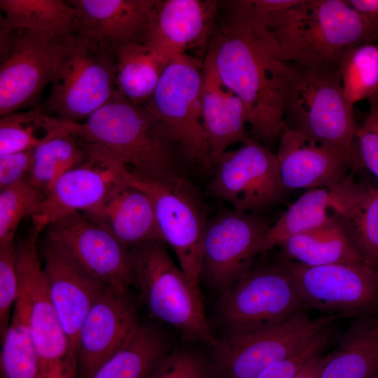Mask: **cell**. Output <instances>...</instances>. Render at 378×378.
Instances as JSON below:
<instances>
[{
	"label": "cell",
	"instance_id": "1",
	"mask_svg": "<svg viewBox=\"0 0 378 378\" xmlns=\"http://www.w3.org/2000/svg\"><path fill=\"white\" fill-rule=\"evenodd\" d=\"M207 52L223 83L242 102L255 138L267 146L279 139L285 125L287 62L276 58L259 32L230 10L216 24Z\"/></svg>",
	"mask_w": 378,
	"mask_h": 378
},
{
	"label": "cell",
	"instance_id": "2",
	"mask_svg": "<svg viewBox=\"0 0 378 378\" xmlns=\"http://www.w3.org/2000/svg\"><path fill=\"white\" fill-rule=\"evenodd\" d=\"M258 31L279 59L328 69H339L347 50L378 37L345 0H299L279 27Z\"/></svg>",
	"mask_w": 378,
	"mask_h": 378
},
{
	"label": "cell",
	"instance_id": "3",
	"mask_svg": "<svg viewBox=\"0 0 378 378\" xmlns=\"http://www.w3.org/2000/svg\"><path fill=\"white\" fill-rule=\"evenodd\" d=\"M57 120L60 132L103 147L141 175L159 180L181 176L174 144L162 125L144 106L132 104L118 92L80 122Z\"/></svg>",
	"mask_w": 378,
	"mask_h": 378
},
{
	"label": "cell",
	"instance_id": "4",
	"mask_svg": "<svg viewBox=\"0 0 378 378\" xmlns=\"http://www.w3.org/2000/svg\"><path fill=\"white\" fill-rule=\"evenodd\" d=\"M130 248L132 286L155 319L175 328L188 342H216L200 287L172 260L163 242Z\"/></svg>",
	"mask_w": 378,
	"mask_h": 378
},
{
	"label": "cell",
	"instance_id": "5",
	"mask_svg": "<svg viewBox=\"0 0 378 378\" xmlns=\"http://www.w3.org/2000/svg\"><path fill=\"white\" fill-rule=\"evenodd\" d=\"M115 52L80 31L71 33L63 37L41 107L53 118L80 122L115 95Z\"/></svg>",
	"mask_w": 378,
	"mask_h": 378
},
{
	"label": "cell",
	"instance_id": "6",
	"mask_svg": "<svg viewBox=\"0 0 378 378\" xmlns=\"http://www.w3.org/2000/svg\"><path fill=\"white\" fill-rule=\"evenodd\" d=\"M289 78L284 102L289 129L340 147L358 157L353 105L346 99L340 69L287 62Z\"/></svg>",
	"mask_w": 378,
	"mask_h": 378
},
{
	"label": "cell",
	"instance_id": "7",
	"mask_svg": "<svg viewBox=\"0 0 378 378\" xmlns=\"http://www.w3.org/2000/svg\"><path fill=\"white\" fill-rule=\"evenodd\" d=\"M304 309L292 276L277 259L251 267L221 295L217 317L224 336H237L281 324Z\"/></svg>",
	"mask_w": 378,
	"mask_h": 378
},
{
	"label": "cell",
	"instance_id": "8",
	"mask_svg": "<svg viewBox=\"0 0 378 378\" xmlns=\"http://www.w3.org/2000/svg\"><path fill=\"white\" fill-rule=\"evenodd\" d=\"M204 62L187 53L171 58L144 105L191 162L208 168L212 162L201 117Z\"/></svg>",
	"mask_w": 378,
	"mask_h": 378
},
{
	"label": "cell",
	"instance_id": "9",
	"mask_svg": "<svg viewBox=\"0 0 378 378\" xmlns=\"http://www.w3.org/2000/svg\"><path fill=\"white\" fill-rule=\"evenodd\" d=\"M41 231L32 225L16 244L19 284L29 303V326L42 378H76V350L73 346L50 299L38 250Z\"/></svg>",
	"mask_w": 378,
	"mask_h": 378
},
{
	"label": "cell",
	"instance_id": "10",
	"mask_svg": "<svg viewBox=\"0 0 378 378\" xmlns=\"http://www.w3.org/2000/svg\"><path fill=\"white\" fill-rule=\"evenodd\" d=\"M124 178L149 196L164 244L173 249L181 269L191 282L200 287L206 220L193 188L181 176L159 180L127 167Z\"/></svg>",
	"mask_w": 378,
	"mask_h": 378
},
{
	"label": "cell",
	"instance_id": "11",
	"mask_svg": "<svg viewBox=\"0 0 378 378\" xmlns=\"http://www.w3.org/2000/svg\"><path fill=\"white\" fill-rule=\"evenodd\" d=\"M341 316L311 318L301 313L278 326L246 335L223 336L213 347L219 378H256L265 369L293 354Z\"/></svg>",
	"mask_w": 378,
	"mask_h": 378
},
{
	"label": "cell",
	"instance_id": "12",
	"mask_svg": "<svg viewBox=\"0 0 378 378\" xmlns=\"http://www.w3.org/2000/svg\"><path fill=\"white\" fill-rule=\"evenodd\" d=\"M64 36L0 22V116L22 111L50 83Z\"/></svg>",
	"mask_w": 378,
	"mask_h": 378
},
{
	"label": "cell",
	"instance_id": "13",
	"mask_svg": "<svg viewBox=\"0 0 378 378\" xmlns=\"http://www.w3.org/2000/svg\"><path fill=\"white\" fill-rule=\"evenodd\" d=\"M278 260L307 308L354 320L378 316V271L364 261L310 267Z\"/></svg>",
	"mask_w": 378,
	"mask_h": 378
},
{
	"label": "cell",
	"instance_id": "14",
	"mask_svg": "<svg viewBox=\"0 0 378 378\" xmlns=\"http://www.w3.org/2000/svg\"><path fill=\"white\" fill-rule=\"evenodd\" d=\"M214 164L209 192L234 211L259 214L284 197L286 189L276 155L255 138L248 137L238 148L225 151Z\"/></svg>",
	"mask_w": 378,
	"mask_h": 378
},
{
	"label": "cell",
	"instance_id": "15",
	"mask_svg": "<svg viewBox=\"0 0 378 378\" xmlns=\"http://www.w3.org/2000/svg\"><path fill=\"white\" fill-rule=\"evenodd\" d=\"M271 225L260 214L224 211L206 220L201 276L220 295L252 267L255 247Z\"/></svg>",
	"mask_w": 378,
	"mask_h": 378
},
{
	"label": "cell",
	"instance_id": "16",
	"mask_svg": "<svg viewBox=\"0 0 378 378\" xmlns=\"http://www.w3.org/2000/svg\"><path fill=\"white\" fill-rule=\"evenodd\" d=\"M86 145L85 160L57 179L39 212L31 218L32 225L41 230L75 213L92 214L124 181L126 166L103 147Z\"/></svg>",
	"mask_w": 378,
	"mask_h": 378
},
{
	"label": "cell",
	"instance_id": "17",
	"mask_svg": "<svg viewBox=\"0 0 378 378\" xmlns=\"http://www.w3.org/2000/svg\"><path fill=\"white\" fill-rule=\"evenodd\" d=\"M48 228L47 238L59 245L86 272L106 286L129 293L130 248L106 226L75 213Z\"/></svg>",
	"mask_w": 378,
	"mask_h": 378
},
{
	"label": "cell",
	"instance_id": "18",
	"mask_svg": "<svg viewBox=\"0 0 378 378\" xmlns=\"http://www.w3.org/2000/svg\"><path fill=\"white\" fill-rule=\"evenodd\" d=\"M276 157L286 190L330 188L360 167L357 156L286 125Z\"/></svg>",
	"mask_w": 378,
	"mask_h": 378
},
{
	"label": "cell",
	"instance_id": "19",
	"mask_svg": "<svg viewBox=\"0 0 378 378\" xmlns=\"http://www.w3.org/2000/svg\"><path fill=\"white\" fill-rule=\"evenodd\" d=\"M139 323L129 293L106 286L79 329L76 346L79 378H90L122 346Z\"/></svg>",
	"mask_w": 378,
	"mask_h": 378
},
{
	"label": "cell",
	"instance_id": "20",
	"mask_svg": "<svg viewBox=\"0 0 378 378\" xmlns=\"http://www.w3.org/2000/svg\"><path fill=\"white\" fill-rule=\"evenodd\" d=\"M214 0H156L140 42L171 59L210 42L216 27Z\"/></svg>",
	"mask_w": 378,
	"mask_h": 378
},
{
	"label": "cell",
	"instance_id": "21",
	"mask_svg": "<svg viewBox=\"0 0 378 378\" xmlns=\"http://www.w3.org/2000/svg\"><path fill=\"white\" fill-rule=\"evenodd\" d=\"M39 255L50 299L77 352L82 322L106 286L83 270L59 245L48 238Z\"/></svg>",
	"mask_w": 378,
	"mask_h": 378
},
{
	"label": "cell",
	"instance_id": "22",
	"mask_svg": "<svg viewBox=\"0 0 378 378\" xmlns=\"http://www.w3.org/2000/svg\"><path fill=\"white\" fill-rule=\"evenodd\" d=\"M156 0H71L80 31L115 52L140 42Z\"/></svg>",
	"mask_w": 378,
	"mask_h": 378
},
{
	"label": "cell",
	"instance_id": "23",
	"mask_svg": "<svg viewBox=\"0 0 378 378\" xmlns=\"http://www.w3.org/2000/svg\"><path fill=\"white\" fill-rule=\"evenodd\" d=\"M201 117L213 164L230 146L248 138L244 106L223 83L208 52L204 61Z\"/></svg>",
	"mask_w": 378,
	"mask_h": 378
},
{
	"label": "cell",
	"instance_id": "24",
	"mask_svg": "<svg viewBox=\"0 0 378 378\" xmlns=\"http://www.w3.org/2000/svg\"><path fill=\"white\" fill-rule=\"evenodd\" d=\"M332 212L363 261L378 271V188L351 172L329 188Z\"/></svg>",
	"mask_w": 378,
	"mask_h": 378
},
{
	"label": "cell",
	"instance_id": "25",
	"mask_svg": "<svg viewBox=\"0 0 378 378\" xmlns=\"http://www.w3.org/2000/svg\"><path fill=\"white\" fill-rule=\"evenodd\" d=\"M85 216L106 226L130 248L151 242L164 243L150 198L125 178L99 209Z\"/></svg>",
	"mask_w": 378,
	"mask_h": 378
},
{
	"label": "cell",
	"instance_id": "26",
	"mask_svg": "<svg viewBox=\"0 0 378 378\" xmlns=\"http://www.w3.org/2000/svg\"><path fill=\"white\" fill-rule=\"evenodd\" d=\"M278 259L316 267L363 261L333 213L322 224L279 245Z\"/></svg>",
	"mask_w": 378,
	"mask_h": 378
},
{
	"label": "cell",
	"instance_id": "27",
	"mask_svg": "<svg viewBox=\"0 0 378 378\" xmlns=\"http://www.w3.org/2000/svg\"><path fill=\"white\" fill-rule=\"evenodd\" d=\"M318 378H378V316L353 321Z\"/></svg>",
	"mask_w": 378,
	"mask_h": 378
},
{
	"label": "cell",
	"instance_id": "28",
	"mask_svg": "<svg viewBox=\"0 0 378 378\" xmlns=\"http://www.w3.org/2000/svg\"><path fill=\"white\" fill-rule=\"evenodd\" d=\"M171 349L169 338L160 327L139 322L122 346L90 378H148Z\"/></svg>",
	"mask_w": 378,
	"mask_h": 378
},
{
	"label": "cell",
	"instance_id": "29",
	"mask_svg": "<svg viewBox=\"0 0 378 378\" xmlns=\"http://www.w3.org/2000/svg\"><path fill=\"white\" fill-rule=\"evenodd\" d=\"M115 54L117 92L132 104L144 106L153 94L171 59L141 42L120 47Z\"/></svg>",
	"mask_w": 378,
	"mask_h": 378
},
{
	"label": "cell",
	"instance_id": "30",
	"mask_svg": "<svg viewBox=\"0 0 378 378\" xmlns=\"http://www.w3.org/2000/svg\"><path fill=\"white\" fill-rule=\"evenodd\" d=\"M0 22L8 27L65 36L80 30L76 10L62 0H1Z\"/></svg>",
	"mask_w": 378,
	"mask_h": 378
},
{
	"label": "cell",
	"instance_id": "31",
	"mask_svg": "<svg viewBox=\"0 0 378 378\" xmlns=\"http://www.w3.org/2000/svg\"><path fill=\"white\" fill-rule=\"evenodd\" d=\"M1 343V378H42L29 326L28 300L20 285L10 322Z\"/></svg>",
	"mask_w": 378,
	"mask_h": 378
},
{
	"label": "cell",
	"instance_id": "32",
	"mask_svg": "<svg viewBox=\"0 0 378 378\" xmlns=\"http://www.w3.org/2000/svg\"><path fill=\"white\" fill-rule=\"evenodd\" d=\"M332 214L329 188L308 190L264 234L255 247L256 255L322 224Z\"/></svg>",
	"mask_w": 378,
	"mask_h": 378
},
{
	"label": "cell",
	"instance_id": "33",
	"mask_svg": "<svg viewBox=\"0 0 378 378\" xmlns=\"http://www.w3.org/2000/svg\"><path fill=\"white\" fill-rule=\"evenodd\" d=\"M86 155V143L59 132L34 149L33 164L24 179L46 196L57 179Z\"/></svg>",
	"mask_w": 378,
	"mask_h": 378
},
{
	"label": "cell",
	"instance_id": "34",
	"mask_svg": "<svg viewBox=\"0 0 378 378\" xmlns=\"http://www.w3.org/2000/svg\"><path fill=\"white\" fill-rule=\"evenodd\" d=\"M59 132L41 106L10 113L0 119V155L34 149Z\"/></svg>",
	"mask_w": 378,
	"mask_h": 378
},
{
	"label": "cell",
	"instance_id": "35",
	"mask_svg": "<svg viewBox=\"0 0 378 378\" xmlns=\"http://www.w3.org/2000/svg\"><path fill=\"white\" fill-rule=\"evenodd\" d=\"M339 69L344 94L351 104L370 99L378 92V45L367 43L347 50Z\"/></svg>",
	"mask_w": 378,
	"mask_h": 378
},
{
	"label": "cell",
	"instance_id": "36",
	"mask_svg": "<svg viewBox=\"0 0 378 378\" xmlns=\"http://www.w3.org/2000/svg\"><path fill=\"white\" fill-rule=\"evenodd\" d=\"M45 195L22 179L0 191V246L15 242L16 230L26 217L40 211Z\"/></svg>",
	"mask_w": 378,
	"mask_h": 378
},
{
	"label": "cell",
	"instance_id": "37",
	"mask_svg": "<svg viewBox=\"0 0 378 378\" xmlns=\"http://www.w3.org/2000/svg\"><path fill=\"white\" fill-rule=\"evenodd\" d=\"M299 0H235L226 2L228 10L254 27L269 33L280 26Z\"/></svg>",
	"mask_w": 378,
	"mask_h": 378
},
{
	"label": "cell",
	"instance_id": "38",
	"mask_svg": "<svg viewBox=\"0 0 378 378\" xmlns=\"http://www.w3.org/2000/svg\"><path fill=\"white\" fill-rule=\"evenodd\" d=\"M212 361L187 348L171 349L148 378H215Z\"/></svg>",
	"mask_w": 378,
	"mask_h": 378
},
{
	"label": "cell",
	"instance_id": "39",
	"mask_svg": "<svg viewBox=\"0 0 378 378\" xmlns=\"http://www.w3.org/2000/svg\"><path fill=\"white\" fill-rule=\"evenodd\" d=\"M19 295L16 244L0 246V337L9 326Z\"/></svg>",
	"mask_w": 378,
	"mask_h": 378
},
{
	"label": "cell",
	"instance_id": "40",
	"mask_svg": "<svg viewBox=\"0 0 378 378\" xmlns=\"http://www.w3.org/2000/svg\"><path fill=\"white\" fill-rule=\"evenodd\" d=\"M330 326L287 358L265 369L256 378H294L314 357L321 354L330 341Z\"/></svg>",
	"mask_w": 378,
	"mask_h": 378
},
{
	"label": "cell",
	"instance_id": "41",
	"mask_svg": "<svg viewBox=\"0 0 378 378\" xmlns=\"http://www.w3.org/2000/svg\"><path fill=\"white\" fill-rule=\"evenodd\" d=\"M370 104L369 113L357 126L355 142L360 167L378 180V104Z\"/></svg>",
	"mask_w": 378,
	"mask_h": 378
},
{
	"label": "cell",
	"instance_id": "42",
	"mask_svg": "<svg viewBox=\"0 0 378 378\" xmlns=\"http://www.w3.org/2000/svg\"><path fill=\"white\" fill-rule=\"evenodd\" d=\"M34 161V149L0 155V190L24 179Z\"/></svg>",
	"mask_w": 378,
	"mask_h": 378
},
{
	"label": "cell",
	"instance_id": "43",
	"mask_svg": "<svg viewBox=\"0 0 378 378\" xmlns=\"http://www.w3.org/2000/svg\"><path fill=\"white\" fill-rule=\"evenodd\" d=\"M378 35V0H345Z\"/></svg>",
	"mask_w": 378,
	"mask_h": 378
},
{
	"label": "cell",
	"instance_id": "44",
	"mask_svg": "<svg viewBox=\"0 0 378 378\" xmlns=\"http://www.w3.org/2000/svg\"><path fill=\"white\" fill-rule=\"evenodd\" d=\"M326 358L327 355L323 356L322 354L314 357L294 378H318Z\"/></svg>",
	"mask_w": 378,
	"mask_h": 378
},
{
	"label": "cell",
	"instance_id": "45",
	"mask_svg": "<svg viewBox=\"0 0 378 378\" xmlns=\"http://www.w3.org/2000/svg\"><path fill=\"white\" fill-rule=\"evenodd\" d=\"M369 101L370 102H374L378 104V92L370 99H369Z\"/></svg>",
	"mask_w": 378,
	"mask_h": 378
}]
</instances>
